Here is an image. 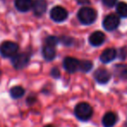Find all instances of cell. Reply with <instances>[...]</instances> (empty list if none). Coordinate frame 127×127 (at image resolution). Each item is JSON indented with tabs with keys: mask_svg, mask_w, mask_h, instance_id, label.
<instances>
[{
	"mask_svg": "<svg viewBox=\"0 0 127 127\" xmlns=\"http://www.w3.org/2000/svg\"><path fill=\"white\" fill-rule=\"evenodd\" d=\"M51 75L52 78H58L60 77V71L58 68H52L51 71Z\"/></svg>",
	"mask_w": 127,
	"mask_h": 127,
	"instance_id": "7402d4cb",
	"label": "cell"
},
{
	"mask_svg": "<svg viewBox=\"0 0 127 127\" xmlns=\"http://www.w3.org/2000/svg\"><path fill=\"white\" fill-rule=\"evenodd\" d=\"M102 1L103 4L105 6H107V7H112V6L115 5V4L117 2V0H102Z\"/></svg>",
	"mask_w": 127,
	"mask_h": 127,
	"instance_id": "603a6c76",
	"label": "cell"
},
{
	"mask_svg": "<svg viewBox=\"0 0 127 127\" xmlns=\"http://www.w3.org/2000/svg\"><path fill=\"white\" fill-rule=\"evenodd\" d=\"M120 24L119 17L116 14H109L104 18L103 21V27L106 31H114L115 29L118 28V26Z\"/></svg>",
	"mask_w": 127,
	"mask_h": 127,
	"instance_id": "8992f818",
	"label": "cell"
},
{
	"mask_svg": "<svg viewBox=\"0 0 127 127\" xmlns=\"http://www.w3.org/2000/svg\"><path fill=\"white\" fill-rule=\"evenodd\" d=\"M18 51V44L12 41H4L0 46V53L4 58H12Z\"/></svg>",
	"mask_w": 127,
	"mask_h": 127,
	"instance_id": "3957f363",
	"label": "cell"
},
{
	"mask_svg": "<svg viewBox=\"0 0 127 127\" xmlns=\"http://www.w3.org/2000/svg\"><path fill=\"white\" fill-rule=\"evenodd\" d=\"M58 41H59V39H58V37H54V36H49L45 40V43H46L45 44H48V45L55 47V46L58 44Z\"/></svg>",
	"mask_w": 127,
	"mask_h": 127,
	"instance_id": "d6986e66",
	"label": "cell"
},
{
	"mask_svg": "<svg viewBox=\"0 0 127 127\" xmlns=\"http://www.w3.org/2000/svg\"><path fill=\"white\" fill-rule=\"evenodd\" d=\"M78 4H90V1L89 0H77Z\"/></svg>",
	"mask_w": 127,
	"mask_h": 127,
	"instance_id": "cb8c5ba5",
	"label": "cell"
},
{
	"mask_svg": "<svg viewBox=\"0 0 127 127\" xmlns=\"http://www.w3.org/2000/svg\"><path fill=\"white\" fill-rule=\"evenodd\" d=\"M118 121V116L112 111L105 113L103 117L102 124L104 127H112L115 125V124Z\"/></svg>",
	"mask_w": 127,
	"mask_h": 127,
	"instance_id": "7c38bea8",
	"label": "cell"
},
{
	"mask_svg": "<svg viewBox=\"0 0 127 127\" xmlns=\"http://www.w3.org/2000/svg\"><path fill=\"white\" fill-rule=\"evenodd\" d=\"M51 18L57 23L64 22L68 17V11L62 6H55L51 10L50 12Z\"/></svg>",
	"mask_w": 127,
	"mask_h": 127,
	"instance_id": "5b68a950",
	"label": "cell"
},
{
	"mask_svg": "<svg viewBox=\"0 0 127 127\" xmlns=\"http://www.w3.org/2000/svg\"><path fill=\"white\" fill-rule=\"evenodd\" d=\"M43 56L45 58L47 61H51L55 58L56 57V51H55V47L51 45H48V44H45V45L43 47Z\"/></svg>",
	"mask_w": 127,
	"mask_h": 127,
	"instance_id": "5bb4252c",
	"label": "cell"
},
{
	"mask_svg": "<svg viewBox=\"0 0 127 127\" xmlns=\"http://www.w3.org/2000/svg\"><path fill=\"white\" fill-rule=\"evenodd\" d=\"M119 58L120 59L125 60L127 58V48L126 47H123L120 49L119 51Z\"/></svg>",
	"mask_w": 127,
	"mask_h": 127,
	"instance_id": "44dd1931",
	"label": "cell"
},
{
	"mask_svg": "<svg viewBox=\"0 0 127 127\" xmlns=\"http://www.w3.org/2000/svg\"><path fill=\"white\" fill-rule=\"evenodd\" d=\"M47 8V2L46 0H34L32 9H33L34 14L37 17H40L45 12Z\"/></svg>",
	"mask_w": 127,
	"mask_h": 127,
	"instance_id": "9c48e42d",
	"label": "cell"
},
{
	"mask_svg": "<svg viewBox=\"0 0 127 127\" xmlns=\"http://www.w3.org/2000/svg\"><path fill=\"white\" fill-rule=\"evenodd\" d=\"M44 127H53L52 125H46V126H44Z\"/></svg>",
	"mask_w": 127,
	"mask_h": 127,
	"instance_id": "d4e9b609",
	"label": "cell"
},
{
	"mask_svg": "<svg viewBox=\"0 0 127 127\" xmlns=\"http://www.w3.org/2000/svg\"><path fill=\"white\" fill-rule=\"evenodd\" d=\"M78 18L83 25H92L97 19V11L93 8L83 7L78 11Z\"/></svg>",
	"mask_w": 127,
	"mask_h": 127,
	"instance_id": "6da1fadb",
	"label": "cell"
},
{
	"mask_svg": "<svg viewBox=\"0 0 127 127\" xmlns=\"http://www.w3.org/2000/svg\"><path fill=\"white\" fill-rule=\"evenodd\" d=\"M79 61L77 58H71V57H66L63 62V66L67 72L74 73L78 69Z\"/></svg>",
	"mask_w": 127,
	"mask_h": 127,
	"instance_id": "52a82bcc",
	"label": "cell"
},
{
	"mask_svg": "<svg viewBox=\"0 0 127 127\" xmlns=\"http://www.w3.org/2000/svg\"><path fill=\"white\" fill-rule=\"evenodd\" d=\"M10 94H11V97L12 98L18 99L24 96V94H25V89L21 86H14L11 89Z\"/></svg>",
	"mask_w": 127,
	"mask_h": 127,
	"instance_id": "2e32d148",
	"label": "cell"
},
{
	"mask_svg": "<svg viewBox=\"0 0 127 127\" xmlns=\"http://www.w3.org/2000/svg\"><path fill=\"white\" fill-rule=\"evenodd\" d=\"M33 0H15V6L19 11L26 12L32 9Z\"/></svg>",
	"mask_w": 127,
	"mask_h": 127,
	"instance_id": "4fadbf2b",
	"label": "cell"
},
{
	"mask_svg": "<svg viewBox=\"0 0 127 127\" xmlns=\"http://www.w3.org/2000/svg\"><path fill=\"white\" fill-rule=\"evenodd\" d=\"M94 78L99 84H106L111 79V73L105 69H97L94 72Z\"/></svg>",
	"mask_w": 127,
	"mask_h": 127,
	"instance_id": "ba28073f",
	"label": "cell"
},
{
	"mask_svg": "<svg viewBox=\"0 0 127 127\" xmlns=\"http://www.w3.org/2000/svg\"><path fill=\"white\" fill-rule=\"evenodd\" d=\"M75 116L81 121H87L92 117L93 110L88 103H79L76 105L74 110Z\"/></svg>",
	"mask_w": 127,
	"mask_h": 127,
	"instance_id": "7a4b0ae2",
	"label": "cell"
},
{
	"mask_svg": "<svg viewBox=\"0 0 127 127\" xmlns=\"http://www.w3.org/2000/svg\"><path fill=\"white\" fill-rule=\"evenodd\" d=\"M114 73L120 78H127V64H117L114 67Z\"/></svg>",
	"mask_w": 127,
	"mask_h": 127,
	"instance_id": "9a60e30c",
	"label": "cell"
},
{
	"mask_svg": "<svg viewBox=\"0 0 127 127\" xmlns=\"http://www.w3.org/2000/svg\"><path fill=\"white\" fill-rule=\"evenodd\" d=\"M117 12L122 18H127V4L125 2H119L117 5Z\"/></svg>",
	"mask_w": 127,
	"mask_h": 127,
	"instance_id": "ac0fdd59",
	"label": "cell"
},
{
	"mask_svg": "<svg viewBox=\"0 0 127 127\" xmlns=\"http://www.w3.org/2000/svg\"><path fill=\"white\" fill-rule=\"evenodd\" d=\"M105 39V36L102 32H94L93 33H92L89 37V42L92 46H99L104 42Z\"/></svg>",
	"mask_w": 127,
	"mask_h": 127,
	"instance_id": "30bf717a",
	"label": "cell"
},
{
	"mask_svg": "<svg viewBox=\"0 0 127 127\" xmlns=\"http://www.w3.org/2000/svg\"><path fill=\"white\" fill-rule=\"evenodd\" d=\"M117 57V51L113 48H108L104 50L100 55V61L104 64H108L115 59Z\"/></svg>",
	"mask_w": 127,
	"mask_h": 127,
	"instance_id": "8fae6325",
	"label": "cell"
},
{
	"mask_svg": "<svg viewBox=\"0 0 127 127\" xmlns=\"http://www.w3.org/2000/svg\"><path fill=\"white\" fill-rule=\"evenodd\" d=\"M59 40L64 45H71L72 44V38H71L70 37H67V36H63V37H60Z\"/></svg>",
	"mask_w": 127,
	"mask_h": 127,
	"instance_id": "ffe728a7",
	"label": "cell"
},
{
	"mask_svg": "<svg viewBox=\"0 0 127 127\" xmlns=\"http://www.w3.org/2000/svg\"><path fill=\"white\" fill-rule=\"evenodd\" d=\"M29 61H30V55L25 52L18 53L11 58L12 65L17 70L24 69L29 64Z\"/></svg>",
	"mask_w": 127,
	"mask_h": 127,
	"instance_id": "277c9868",
	"label": "cell"
},
{
	"mask_svg": "<svg viewBox=\"0 0 127 127\" xmlns=\"http://www.w3.org/2000/svg\"><path fill=\"white\" fill-rule=\"evenodd\" d=\"M93 67L92 62L90 60H83V61L79 62V65H78V69L83 72H89Z\"/></svg>",
	"mask_w": 127,
	"mask_h": 127,
	"instance_id": "e0dca14e",
	"label": "cell"
}]
</instances>
